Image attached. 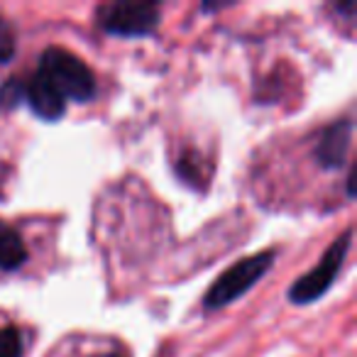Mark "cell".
<instances>
[{"instance_id":"6da1fadb","label":"cell","mask_w":357,"mask_h":357,"mask_svg":"<svg viewBox=\"0 0 357 357\" xmlns=\"http://www.w3.org/2000/svg\"><path fill=\"white\" fill-rule=\"evenodd\" d=\"M37 74L45 81H50L64 100L84 103V100H91L96 96L93 71L79 56L61 50V47H50V50L42 52Z\"/></svg>"},{"instance_id":"7a4b0ae2","label":"cell","mask_w":357,"mask_h":357,"mask_svg":"<svg viewBox=\"0 0 357 357\" xmlns=\"http://www.w3.org/2000/svg\"><path fill=\"white\" fill-rule=\"evenodd\" d=\"M272 264H274L272 252L252 255V257H248V259H240L238 264H233V267L208 289V294H206V308L213 311V308H223V306H228V303H233L235 298L248 294L250 289L272 269Z\"/></svg>"},{"instance_id":"3957f363","label":"cell","mask_w":357,"mask_h":357,"mask_svg":"<svg viewBox=\"0 0 357 357\" xmlns=\"http://www.w3.org/2000/svg\"><path fill=\"white\" fill-rule=\"evenodd\" d=\"M350 243H352V230H347L345 235H340V238L328 248V252L323 255L321 264H316L306 277H301L298 282L291 284L289 298H291L294 303L318 301V298L333 287L337 274H340L342 262H345V257H347V250H350Z\"/></svg>"},{"instance_id":"277c9868","label":"cell","mask_w":357,"mask_h":357,"mask_svg":"<svg viewBox=\"0 0 357 357\" xmlns=\"http://www.w3.org/2000/svg\"><path fill=\"white\" fill-rule=\"evenodd\" d=\"M100 27L110 35L142 37L159 25L157 3H113L100 10Z\"/></svg>"},{"instance_id":"5b68a950","label":"cell","mask_w":357,"mask_h":357,"mask_svg":"<svg viewBox=\"0 0 357 357\" xmlns=\"http://www.w3.org/2000/svg\"><path fill=\"white\" fill-rule=\"evenodd\" d=\"M350 137H352V123H347V120L323 130L316 147L318 164H323L326 169L342 167V162L347 157V149H350Z\"/></svg>"},{"instance_id":"8992f818","label":"cell","mask_w":357,"mask_h":357,"mask_svg":"<svg viewBox=\"0 0 357 357\" xmlns=\"http://www.w3.org/2000/svg\"><path fill=\"white\" fill-rule=\"evenodd\" d=\"M25 100L42 120H59L66 110V100L61 98V93L40 74H35V79L25 86Z\"/></svg>"},{"instance_id":"52a82bcc","label":"cell","mask_w":357,"mask_h":357,"mask_svg":"<svg viewBox=\"0 0 357 357\" xmlns=\"http://www.w3.org/2000/svg\"><path fill=\"white\" fill-rule=\"evenodd\" d=\"M25 259H27V250L25 243L20 240V235L8 223L0 220V269L13 272V269L22 267Z\"/></svg>"},{"instance_id":"ba28073f","label":"cell","mask_w":357,"mask_h":357,"mask_svg":"<svg viewBox=\"0 0 357 357\" xmlns=\"http://www.w3.org/2000/svg\"><path fill=\"white\" fill-rule=\"evenodd\" d=\"M25 100V84L17 79L8 81L3 89H0V110H13Z\"/></svg>"},{"instance_id":"9c48e42d","label":"cell","mask_w":357,"mask_h":357,"mask_svg":"<svg viewBox=\"0 0 357 357\" xmlns=\"http://www.w3.org/2000/svg\"><path fill=\"white\" fill-rule=\"evenodd\" d=\"M0 357H22V337L15 328H0Z\"/></svg>"},{"instance_id":"30bf717a","label":"cell","mask_w":357,"mask_h":357,"mask_svg":"<svg viewBox=\"0 0 357 357\" xmlns=\"http://www.w3.org/2000/svg\"><path fill=\"white\" fill-rule=\"evenodd\" d=\"M15 54V32H13L10 22L0 17V64L13 59Z\"/></svg>"},{"instance_id":"8fae6325","label":"cell","mask_w":357,"mask_h":357,"mask_svg":"<svg viewBox=\"0 0 357 357\" xmlns=\"http://www.w3.org/2000/svg\"><path fill=\"white\" fill-rule=\"evenodd\" d=\"M93 357H123V355H118V352H100V355H93Z\"/></svg>"}]
</instances>
